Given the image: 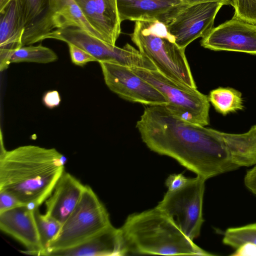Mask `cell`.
<instances>
[{
  "mask_svg": "<svg viewBox=\"0 0 256 256\" xmlns=\"http://www.w3.org/2000/svg\"><path fill=\"white\" fill-rule=\"evenodd\" d=\"M142 142L206 180L256 164V130L229 134L194 124L164 105L146 108L137 122Z\"/></svg>",
  "mask_w": 256,
  "mask_h": 256,
  "instance_id": "cell-1",
  "label": "cell"
},
{
  "mask_svg": "<svg viewBox=\"0 0 256 256\" xmlns=\"http://www.w3.org/2000/svg\"><path fill=\"white\" fill-rule=\"evenodd\" d=\"M0 140V191L23 204L39 207L64 171L66 158L56 148L34 145L6 150L2 136Z\"/></svg>",
  "mask_w": 256,
  "mask_h": 256,
  "instance_id": "cell-2",
  "label": "cell"
},
{
  "mask_svg": "<svg viewBox=\"0 0 256 256\" xmlns=\"http://www.w3.org/2000/svg\"><path fill=\"white\" fill-rule=\"evenodd\" d=\"M127 254L212 256L156 206L129 216L120 228Z\"/></svg>",
  "mask_w": 256,
  "mask_h": 256,
  "instance_id": "cell-3",
  "label": "cell"
},
{
  "mask_svg": "<svg viewBox=\"0 0 256 256\" xmlns=\"http://www.w3.org/2000/svg\"><path fill=\"white\" fill-rule=\"evenodd\" d=\"M130 38L139 51L154 63L158 72L180 84L196 88L185 49L176 44L164 23L158 20L136 21Z\"/></svg>",
  "mask_w": 256,
  "mask_h": 256,
  "instance_id": "cell-4",
  "label": "cell"
},
{
  "mask_svg": "<svg viewBox=\"0 0 256 256\" xmlns=\"http://www.w3.org/2000/svg\"><path fill=\"white\" fill-rule=\"evenodd\" d=\"M111 224L104 205L93 190L85 185L78 204L50 243L46 256L80 245Z\"/></svg>",
  "mask_w": 256,
  "mask_h": 256,
  "instance_id": "cell-5",
  "label": "cell"
},
{
  "mask_svg": "<svg viewBox=\"0 0 256 256\" xmlns=\"http://www.w3.org/2000/svg\"><path fill=\"white\" fill-rule=\"evenodd\" d=\"M130 68L163 94L168 101V104L165 106L172 114L202 126L209 124L208 96L200 92L197 88H191L173 80L158 70Z\"/></svg>",
  "mask_w": 256,
  "mask_h": 256,
  "instance_id": "cell-6",
  "label": "cell"
},
{
  "mask_svg": "<svg viewBox=\"0 0 256 256\" xmlns=\"http://www.w3.org/2000/svg\"><path fill=\"white\" fill-rule=\"evenodd\" d=\"M206 180L197 176L180 188L169 191L156 206L192 240L198 238L204 222L202 202Z\"/></svg>",
  "mask_w": 256,
  "mask_h": 256,
  "instance_id": "cell-7",
  "label": "cell"
},
{
  "mask_svg": "<svg viewBox=\"0 0 256 256\" xmlns=\"http://www.w3.org/2000/svg\"><path fill=\"white\" fill-rule=\"evenodd\" d=\"M73 44L86 50L100 62H110L130 68L157 70L154 63L128 44L122 48L112 45L77 28L53 30L44 38Z\"/></svg>",
  "mask_w": 256,
  "mask_h": 256,
  "instance_id": "cell-8",
  "label": "cell"
},
{
  "mask_svg": "<svg viewBox=\"0 0 256 256\" xmlns=\"http://www.w3.org/2000/svg\"><path fill=\"white\" fill-rule=\"evenodd\" d=\"M98 63L106 85L122 98L148 106L168 104L163 94L130 68L110 62Z\"/></svg>",
  "mask_w": 256,
  "mask_h": 256,
  "instance_id": "cell-9",
  "label": "cell"
},
{
  "mask_svg": "<svg viewBox=\"0 0 256 256\" xmlns=\"http://www.w3.org/2000/svg\"><path fill=\"white\" fill-rule=\"evenodd\" d=\"M224 4L208 2L188 5L166 25L176 44L186 49L192 42L204 38L214 28L215 18Z\"/></svg>",
  "mask_w": 256,
  "mask_h": 256,
  "instance_id": "cell-10",
  "label": "cell"
},
{
  "mask_svg": "<svg viewBox=\"0 0 256 256\" xmlns=\"http://www.w3.org/2000/svg\"><path fill=\"white\" fill-rule=\"evenodd\" d=\"M202 46L215 51H232L256 55V24L234 16L213 28L200 42Z\"/></svg>",
  "mask_w": 256,
  "mask_h": 256,
  "instance_id": "cell-11",
  "label": "cell"
},
{
  "mask_svg": "<svg viewBox=\"0 0 256 256\" xmlns=\"http://www.w3.org/2000/svg\"><path fill=\"white\" fill-rule=\"evenodd\" d=\"M36 208L22 204L0 212V229L24 246L27 249L24 253L42 256L34 214Z\"/></svg>",
  "mask_w": 256,
  "mask_h": 256,
  "instance_id": "cell-12",
  "label": "cell"
},
{
  "mask_svg": "<svg viewBox=\"0 0 256 256\" xmlns=\"http://www.w3.org/2000/svg\"><path fill=\"white\" fill-rule=\"evenodd\" d=\"M24 26L22 46L44 40L55 30L57 0H18Z\"/></svg>",
  "mask_w": 256,
  "mask_h": 256,
  "instance_id": "cell-13",
  "label": "cell"
},
{
  "mask_svg": "<svg viewBox=\"0 0 256 256\" xmlns=\"http://www.w3.org/2000/svg\"><path fill=\"white\" fill-rule=\"evenodd\" d=\"M120 20H158L166 24L188 4L180 0H116Z\"/></svg>",
  "mask_w": 256,
  "mask_h": 256,
  "instance_id": "cell-14",
  "label": "cell"
},
{
  "mask_svg": "<svg viewBox=\"0 0 256 256\" xmlns=\"http://www.w3.org/2000/svg\"><path fill=\"white\" fill-rule=\"evenodd\" d=\"M102 40L112 45L121 32L116 0H74Z\"/></svg>",
  "mask_w": 256,
  "mask_h": 256,
  "instance_id": "cell-15",
  "label": "cell"
},
{
  "mask_svg": "<svg viewBox=\"0 0 256 256\" xmlns=\"http://www.w3.org/2000/svg\"><path fill=\"white\" fill-rule=\"evenodd\" d=\"M85 185L64 172L46 200V214L63 224L78 204Z\"/></svg>",
  "mask_w": 256,
  "mask_h": 256,
  "instance_id": "cell-16",
  "label": "cell"
},
{
  "mask_svg": "<svg viewBox=\"0 0 256 256\" xmlns=\"http://www.w3.org/2000/svg\"><path fill=\"white\" fill-rule=\"evenodd\" d=\"M127 254L120 228L110 225L100 232L74 247L50 252L48 256H110Z\"/></svg>",
  "mask_w": 256,
  "mask_h": 256,
  "instance_id": "cell-17",
  "label": "cell"
},
{
  "mask_svg": "<svg viewBox=\"0 0 256 256\" xmlns=\"http://www.w3.org/2000/svg\"><path fill=\"white\" fill-rule=\"evenodd\" d=\"M24 26L18 0H11L0 11V70L8 66L10 54L22 46V39Z\"/></svg>",
  "mask_w": 256,
  "mask_h": 256,
  "instance_id": "cell-18",
  "label": "cell"
},
{
  "mask_svg": "<svg viewBox=\"0 0 256 256\" xmlns=\"http://www.w3.org/2000/svg\"><path fill=\"white\" fill-rule=\"evenodd\" d=\"M57 4L58 10L54 19L56 29L77 28L103 40L74 0H57Z\"/></svg>",
  "mask_w": 256,
  "mask_h": 256,
  "instance_id": "cell-19",
  "label": "cell"
},
{
  "mask_svg": "<svg viewBox=\"0 0 256 256\" xmlns=\"http://www.w3.org/2000/svg\"><path fill=\"white\" fill-rule=\"evenodd\" d=\"M58 59V55L52 49L42 44H31L22 46L12 52L7 60V65L8 66L11 63L22 62L48 64Z\"/></svg>",
  "mask_w": 256,
  "mask_h": 256,
  "instance_id": "cell-20",
  "label": "cell"
},
{
  "mask_svg": "<svg viewBox=\"0 0 256 256\" xmlns=\"http://www.w3.org/2000/svg\"><path fill=\"white\" fill-rule=\"evenodd\" d=\"M216 110L223 115L244 108L241 93L230 88H218L212 90L208 96Z\"/></svg>",
  "mask_w": 256,
  "mask_h": 256,
  "instance_id": "cell-21",
  "label": "cell"
},
{
  "mask_svg": "<svg viewBox=\"0 0 256 256\" xmlns=\"http://www.w3.org/2000/svg\"><path fill=\"white\" fill-rule=\"evenodd\" d=\"M34 214L43 251L42 256H46L50 243L58 234L62 224L46 214H42L38 207L34 209Z\"/></svg>",
  "mask_w": 256,
  "mask_h": 256,
  "instance_id": "cell-22",
  "label": "cell"
},
{
  "mask_svg": "<svg viewBox=\"0 0 256 256\" xmlns=\"http://www.w3.org/2000/svg\"><path fill=\"white\" fill-rule=\"evenodd\" d=\"M222 242L236 249L246 243L256 246V224L228 228L224 232Z\"/></svg>",
  "mask_w": 256,
  "mask_h": 256,
  "instance_id": "cell-23",
  "label": "cell"
},
{
  "mask_svg": "<svg viewBox=\"0 0 256 256\" xmlns=\"http://www.w3.org/2000/svg\"><path fill=\"white\" fill-rule=\"evenodd\" d=\"M234 16L256 24V0H233Z\"/></svg>",
  "mask_w": 256,
  "mask_h": 256,
  "instance_id": "cell-24",
  "label": "cell"
},
{
  "mask_svg": "<svg viewBox=\"0 0 256 256\" xmlns=\"http://www.w3.org/2000/svg\"><path fill=\"white\" fill-rule=\"evenodd\" d=\"M71 60L74 64L82 66L87 63L98 60L84 49L72 44L68 43Z\"/></svg>",
  "mask_w": 256,
  "mask_h": 256,
  "instance_id": "cell-25",
  "label": "cell"
},
{
  "mask_svg": "<svg viewBox=\"0 0 256 256\" xmlns=\"http://www.w3.org/2000/svg\"><path fill=\"white\" fill-rule=\"evenodd\" d=\"M22 204L11 194L0 191V212Z\"/></svg>",
  "mask_w": 256,
  "mask_h": 256,
  "instance_id": "cell-26",
  "label": "cell"
},
{
  "mask_svg": "<svg viewBox=\"0 0 256 256\" xmlns=\"http://www.w3.org/2000/svg\"><path fill=\"white\" fill-rule=\"evenodd\" d=\"M188 178L182 174L170 175L166 180V185L168 190L174 191L183 187L188 182Z\"/></svg>",
  "mask_w": 256,
  "mask_h": 256,
  "instance_id": "cell-27",
  "label": "cell"
},
{
  "mask_svg": "<svg viewBox=\"0 0 256 256\" xmlns=\"http://www.w3.org/2000/svg\"><path fill=\"white\" fill-rule=\"evenodd\" d=\"M60 102V94L56 90L47 92L42 97V102L44 105L50 109L58 106Z\"/></svg>",
  "mask_w": 256,
  "mask_h": 256,
  "instance_id": "cell-28",
  "label": "cell"
},
{
  "mask_svg": "<svg viewBox=\"0 0 256 256\" xmlns=\"http://www.w3.org/2000/svg\"><path fill=\"white\" fill-rule=\"evenodd\" d=\"M244 182L247 188L256 195V166L247 172Z\"/></svg>",
  "mask_w": 256,
  "mask_h": 256,
  "instance_id": "cell-29",
  "label": "cell"
},
{
  "mask_svg": "<svg viewBox=\"0 0 256 256\" xmlns=\"http://www.w3.org/2000/svg\"><path fill=\"white\" fill-rule=\"evenodd\" d=\"M233 256H256V246L250 243H246L236 249Z\"/></svg>",
  "mask_w": 256,
  "mask_h": 256,
  "instance_id": "cell-30",
  "label": "cell"
},
{
  "mask_svg": "<svg viewBox=\"0 0 256 256\" xmlns=\"http://www.w3.org/2000/svg\"><path fill=\"white\" fill-rule=\"evenodd\" d=\"M183 3L188 4H194L200 3L208 2H220L224 5L230 4L232 6L233 0H180Z\"/></svg>",
  "mask_w": 256,
  "mask_h": 256,
  "instance_id": "cell-31",
  "label": "cell"
},
{
  "mask_svg": "<svg viewBox=\"0 0 256 256\" xmlns=\"http://www.w3.org/2000/svg\"><path fill=\"white\" fill-rule=\"evenodd\" d=\"M11 0H0V11L2 10Z\"/></svg>",
  "mask_w": 256,
  "mask_h": 256,
  "instance_id": "cell-32",
  "label": "cell"
}]
</instances>
